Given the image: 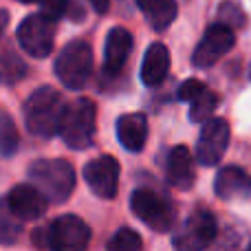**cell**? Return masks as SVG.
Instances as JSON below:
<instances>
[{
  "label": "cell",
  "mask_w": 251,
  "mask_h": 251,
  "mask_svg": "<svg viewBox=\"0 0 251 251\" xmlns=\"http://www.w3.org/2000/svg\"><path fill=\"white\" fill-rule=\"evenodd\" d=\"M170 64H172V57L170 51L163 42H154L148 47L146 55L141 62V82L148 88H154L168 77L170 73Z\"/></svg>",
  "instance_id": "2e32d148"
},
{
  "label": "cell",
  "mask_w": 251,
  "mask_h": 251,
  "mask_svg": "<svg viewBox=\"0 0 251 251\" xmlns=\"http://www.w3.org/2000/svg\"><path fill=\"white\" fill-rule=\"evenodd\" d=\"M216 106H218V95L212 91V88L205 86L199 95H194L190 100V122L205 124L207 119H212Z\"/></svg>",
  "instance_id": "d6986e66"
},
{
  "label": "cell",
  "mask_w": 251,
  "mask_h": 251,
  "mask_svg": "<svg viewBox=\"0 0 251 251\" xmlns=\"http://www.w3.org/2000/svg\"><path fill=\"white\" fill-rule=\"evenodd\" d=\"M95 119H97L95 104L91 100H86V97H79L73 104L66 106L57 134H62L64 143L71 150H86V148L93 146Z\"/></svg>",
  "instance_id": "277c9868"
},
{
  "label": "cell",
  "mask_w": 251,
  "mask_h": 251,
  "mask_svg": "<svg viewBox=\"0 0 251 251\" xmlns=\"http://www.w3.org/2000/svg\"><path fill=\"white\" fill-rule=\"evenodd\" d=\"M130 51H132V35L126 31L124 26H113L106 35L104 44V71L110 75L119 73L124 69L126 60H128Z\"/></svg>",
  "instance_id": "9a60e30c"
},
{
  "label": "cell",
  "mask_w": 251,
  "mask_h": 251,
  "mask_svg": "<svg viewBox=\"0 0 251 251\" xmlns=\"http://www.w3.org/2000/svg\"><path fill=\"white\" fill-rule=\"evenodd\" d=\"M218 16H221V22H218V25L227 26V29H231V31L247 25V18H245L243 9L234 2H223L221 7H218Z\"/></svg>",
  "instance_id": "cb8c5ba5"
},
{
  "label": "cell",
  "mask_w": 251,
  "mask_h": 251,
  "mask_svg": "<svg viewBox=\"0 0 251 251\" xmlns=\"http://www.w3.org/2000/svg\"><path fill=\"white\" fill-rule=\"evenodd\" d=\"M108 251H143V240L130 227H122L108 240Z\"/></svg>",
  "instance_id": "603a6c76"
},
{
  "label": "cell",
  "mask_w": 251,
  "mask_h": 251,
  "mask_svg": "<svg viewBox=\"0 0 251 251\" xmlns=\"http://www.w3.org/2000/svg\"><path fill=\"white\" fill-rule=\"evenodd\" d=\"M38 4L42 7V16H47L53 22L64 16H71L75 22L84 20V9L77 7L73 0H38Z\"/></svg>",
  "instance_id": "ffe728a7"
},
{
  "label": "cell",
  "mask_w": 251,
  "mask_h": 251,
  "mask_svg": "<svg viewBox=\"0 0 251 251\" xmlns=\"http://www.w3.org/2000/svg\"><path fill=\"white\" fill-rule=\"evenodd\" d=\"M88 2H91V7L95 9L97 13H106L110 7V0H88Z\"/></svg>",
  "instance_id": "484cf974"
},
{
  "label": "cell",
  "mask_w": 251,
  "mask_h": 251,
  "mask_svg": "<svg viewBox=\"0 0 251 251\" xmlns=\"http://www.w3.org/2000/svg\"><path fill=\"white\" fill-rule=\"evenodd\" d=\"M53 69L69 91H82L93 73V49L82 40L69 42L55 57Z\"/></svg>",
  "instance_id": "5b68a950"
},
{
  "label": "cell",
  "mask_w": 251,
  "mask_h": 251,
  "mask_svg": "<svg viewBox=\"0 0 251 251\" xmlns=\"http://www.w3.org/2000/svg\"><path fill=\"white\" fill-rule=\"evenodd\" d=\"M249 77H251V69H249Z\"/></svg>",
  "instance_id": "f546056e"
},
{
  "label": "cell",
  "mask_w": 251,
  "mask_h": 251,
  "mask_svg": "<svg viewBox=\"0 0 251 251\" xmlns=\"http://www.w3.org/2000/svg\"><path fill=\"white\" fill-rule=\"evenodd\" d=\"M84 181L100 199H115L119 190V161L110 154H101L84 165Z\"/></svg>",
  "instance_id": "30bf717a"
},
{
  "label": "cell",
  "mask_w": 251,
  "mask_h": 251,
  "mask_svg": "<svg viewBox=\"0 0 251 251\" xmlns=\"http://www.w3.org/2000/svg\"><path fill=\"white\" fill-rule=\"evenodd\" d=\"M22 110H25L26 130L31 134L42 139H51L60 132V124H62V117H64L66 104L55 88L42 86L26 97Z\"/></svg>",
  "instance_id": "6da1fadb"
},
{
  "label": "cell",
  "mask_w": 251,
  "mask_h": 251,
  "mask_svg": "<svg viewBox=\"0 0 251 251\" xmlns=\"http://www.w3.org/2000/svg\"><path fill=\"white\" fill-rule=\"evenodd\" d=\"M203 88H205L203 82H199V79H187V82H183L181 88H178V100H181V101H190L192 97L199 95Z\"/></svg>",
  "instance_id": "d4e9b609"
},
{
  "label": "cell",
  "mask_w": 251,
  "mask_h": 251,
  "mask_svg": "<svg viewBox=\"0 0 251 251\" xmlns=\"http://www.w3.org/2000/svg\"><path fill=\"white\" fill-rule=\"evenodd\" d=\"M234 42H236L234 31L218 25V22L212 25L205 31L203 40H201L199 47L194 49V53H192V64H194V69H209V66H214L221 57H225L227 53L234 49Z\"/></svg>",
  "instance_id": "8fae6325"
},
{
  "label": "cell",
  "mask_w": 251,
  "mask_h": 251,
  "mask_svg": "<svg viewBox=\"0 0 251 251\" xmlns=\"http://www.w3.org/2000/svg\"><path fill=\"white\" fill-rule=\"evenodd\" d=\"M18 2H38V0H18Z\"/></svg>",
  "instance_id": "83f0119b"
},
{
  "label": "cell",
  "mask_w": 251,
  "mask_h": 251,
  "mask_svg": "<svg viewBox=\"0 0 251 251\" xmlns=\"http://www.w3.org/2000/svg\"><path fill=\"white\" fill-rule=\"evenodd\" d=\"M216 196L223 201H238L251 196V176L238 165H227L221 168L214 181Z\"/></svg>",
  "instance_id": "4fadbf2b"
},
{
  "label": "cell",
  "mask_w": 251,
  "mask_h": 251,
  "mask_svg": "<svg viewBox=\"0 0 251 251\" xmlns=\"http://www.w3.org/2000/svg\"><path fill=\"white\" fill-rule=\"evenodd\" d=\"M7 205L11 209V214L18 218V221H38L40 216H44L47 212V201L44 196L35 190L29 183H22V185H16L11 192H9Z\"/></svg>",
  "instance_id": "7c38bea8"
},
{
  "label": "cell",
  "mask_w": 251,
  "mask_h": 251,
  "mask_svg": "<svg viewBox=\"0 0 251 251\" xmlns=\"http://www.w3.org/2000/svg\"><path fill=\"white\" fill-rule=\"evenodd\" d=\"M247 251H251V243H249V249H247Z\"/></svg>",
  "instance_id": "f1b7e54d"
},
{
  "label": "cell",
  "mask_w": 251,
  "mask_h": 251,
  "mask_svg": "<svg viewBox=\"0 0 251 251\" xmlns=\"http://www.w3.org/2000/svg\"><path fill=\"white\" fill-rule=\"evenodd\" d=\"M35 240L51 251H86L91 243V227L75 214H64L47 229L35 231Z\"/></svg>",
  "instance_id": "3957f363"
},
{
  "label": "cell",
  "mask_w": 251,
  "mask_h": 251,
  "mask_svg": "<svg viewBox=\"0 0 251 251\" xmlns=\"http://www.w3.org/2000/svg\"><path fill=\"white\" fill-rule=\"evenodd\" d=\"M29 181L47 203H64L75 190V170L64 159H38L29 165Z\"/></svg>",
  "instance_id": "7a4b0ae2"
},
{
  "label": "cell",
  "mask_w": 251,
  "mask_h": 251,
  "mask_svg": "<svg viewBox=\"0 0 251 251\" xmlns=\"http://www.w3.org/2000/svg\"><path fill=\"white\" fill-rule=\"evenodd\" d=\"M137 7L143 11L148 25L154 31H165L176 20V0H137Z\"/></svg>",
  "instance_id": "ac0fdd59"
},
{
  "label": "cell",
  "mask_w": 251,
  "mask_h": 251,
  "mask_svg": "<svg viewBox=\"0 0 251 251\" xmlns=\"http://www.w3.org/2000/svg\"><path fill=\"white\" fill-rule=\"evenodd\" d=\"M4 26H7V13H4V11H0V38H2V31H4Z\"/></svg>",
  "instance_id": "4316f807"
},
{
  "label": "cell",
  "mask_w": 251,
  "mask_h": 251,
  "mask_svg": "<svg viewBox=\"0 0 251 251\" xmlns=\"http://www.w3.org/2000/svg\"><path fill=\"white\" fill-rule=\"evenodd\" d=\"M22 234V221L11 214L7 201L0 199V245H13Z\"/></svg>",
  "instance_id": "44dd1931"
},
{
  "label": "cell",
  "mask_w": 251,
  "mask_h": 251,
  "mask_svg": "<svg viewBox=\"0 0 251 251\" xmlns=\"http://www.w3.org/2000/svg\"><path fill=\"white\" fill-rule=\"evenodd\" d=\"M130 207L139 221L146 223L154 231H170L176 221V209L172 207V203L159 192L148 190V187H139L132 192Z\"/></svg>",
  "instance_id": "8992f818"
},
{
  "label": "cell",
  "mask_w": 251,
  "mask_h": 251,
  "mask_svg": "<svg viewBox=\"0 0 251 251\" xmlns=\"http://www.w3.org/2000/svg\"><path fill=\"white\" fill-rule=\"evenodd\" d=\"M229 137L231 130L225 119L221 117L207 119L203 124V128H201L199 141H196V159H199V163L205 165V168L221 163V159L227 152V146H229Z\"/></svg>",
  "instance_id": "9c48e42d"
},
{
  "label": "cell",
  "mask_w": 251,
  "mask_h": 251,
  "mask_svg": "<svg viewBox=\"0 0 251 251\" xmlns=\"http://www.w3.org/2000/svg\"><path fill=\"white\" fill-rule=\"evenodd\" d=\"M117 139L128 152H141L148 139V119L143 113H128L117 119Z\"/></svg>",
  "instance_id": "e0dca14e"
},
{
  "label": "cell",
  "mask_w": 251,
  "mask_h": 251,
  "mask_svg": "<svg viewBox=\"0 0 251 251\" xmlns=\"http://www.w3.org/2000/svg\"><path fill=\"white\" fill-rule=\"evenodd\" d=\"M216 218L205 209H196L185 223L176 229L172 238L174 251H203L216 238Z\"/></svg>",
  "instance_id": "ba28073f"
},
{
  "label": "cell",
  "mask_w": 251,
  "mask_h": 251,
  "mask_svg": "<svg viewBox=\"0 0 251 251\" xmlns=\"http://www.w3.org/2000/svg\"><path fill=\"white\" fill-rule=\"evenodd\" d=\"M165 176L168 183L174 185L176 190H190L194 185V161L185 146H174L168 152V161H165Z\"/></svg>",
  "instance_id": "5bb4252c"
},
{
  "label": "cell",
  "mask_w": 251,
  "mask_h": 251,
  "mask_svg": "<svg viewBox=\"0 0 251 251\" xmlns=\"http://www.w3.org/2000/svg\"><path fill=\"white\" fill-rule=\"evenodd\" d=\"M18 42L22 51L29 53L35 60L51 55L53 44H55V22L49 20L42 13L26 16L18 26Z\"/></svg>",
  "instance_id": "52a82bcc"
},
{
  "label": "cell",
  "mask_w": 251,
  "mask_h": 251,
  "mask_svg": "<svg viewBox=\"0 0 251 251\" xmlns=\"http://www.w3.org/2000/svg\"><path fill=\"white\" fill-rule=\"evenodd\" d=\"M18 143H20V137H18L16 124L4 110H0V154L11 156L18 150Z\"/></svg>",
  "instance_id": "7402d4cb"
}]
</instances>
